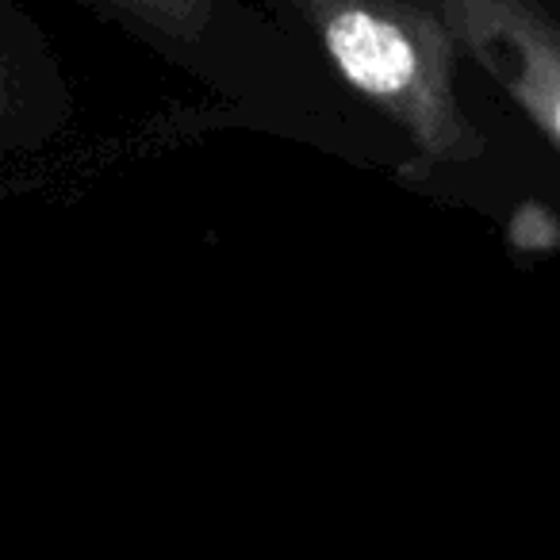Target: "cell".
Returning a JSON list of instances; mask_svg holds the SVG:
<instances>
[{"label":"cell","mask_w":560,"mask_h":560,"mask_svg":"<svg viewBox=\"0 0 560 560\" xmlns=\"http://www.w3.org/2000/svg\"><path fill=\"white\" fill-rule=\"evenodd\" d=\"M361 96L422 135L450 127V24L430 0H289Z\"/></svg>","instance_id":"6da1fadb"},{"label":"cell","mask_w":560,"mask_h":560,"mask_svg":"<svg viewBox=\"0 0 560 560\" xmlns=\"http://www.w3.org/2000/svg\"><path fill=\"white\" fill-rule=\"evenodd\" d=\"M104 4L170 39H196L208 32L215 16V0H104Z\"/></svg>","instance_id":"7a4b0ae2"}]
</instances>
